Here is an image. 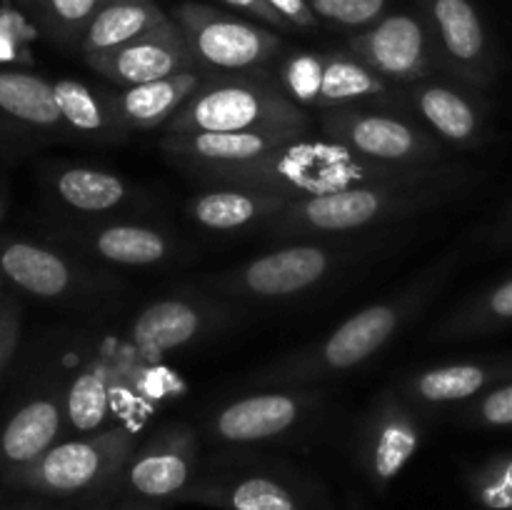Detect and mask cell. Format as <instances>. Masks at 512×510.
<instances>
[{
  "instance_id": "1",
  "label": "cell",
  "mask_w": 512,
  "mask_h": 510,
  "mask_svg": "<svg viewBox=\"0 0 512 510\" xmlns=\"http://www.w3.org/2000/svg\"><path fill=\"white\" fill-rule=\"evenodd\" d=\"M460 260L463 245L443 250L393 293L355 310L330 333L258 368L248 383L255 388H318L328 380L363 368L433 305L453 280Z\"/></svg>"
},
{
  "instance_id": "2",
  "label": "cell",
  "mask_w": 512,
  "mask_h": 510,
  "mask_svg": "<svg viewBox=\"0 0 512 510\" xmlns=\"http://www.w3.org/2000/svg\"><path fill=\"white\" fill-rule=\"evenodd\" d=\"M470 183L473 170L448 160L400 183L328 190L290 200L288 208L260 233L265 243L280 245L390 230L455 203Z\"/></svg>"
},
{
  "instance_id": "3",
  "label": "cell",
  "mask_w": 512,
  "mask_h": 510,
  "mask_svg": "<svg viewBox=\"0 0 512 510\" xmlns=\"http://www.w3.org/2000/svg\"><path fill=\"white\" fill-rule=\"evenodd\" d=\"M395 245L398 238L393 230L293 240L205 275L198 285L238 308L300 303L365 270Z\"/></svg>"
},
{
  "instance_id": "4",
  "label": "cell",
  "mask_w": 512,
  "mask_h": 510,
  "mask_svg": "<svg viewBox=\"0 0 512 510\" xmlns=\"http://www.w3.org/2000/svg\"><path fill=\"white\" fill-rule=\"evenodd\" d=\"M313 133V115L285 95L273 73L203 78L163 135Z\"/></svg>"
},
{
  "instance_id": "5",
  "label": "cell",
  "mask_w": 512,
  "mask_h": 510,
  "mask_svg": "<svg viewBox=\"0 0 512 510\" xmlns=\"http://www.w3.org/2000/svg\"><path fill=\"white\" fill-rule=\"evenodd\" d=\"M178 503L215 510H318V495L288 463L230 450L203 458L198 478Z\"/></svg>"
},
{
  "instance_id": "6",
  "label": "cell",
  "mask_w": 512,
  "mask_h": 510,
  "mask_svg": "<svg viewBox=\"0 0 512 510\" xmlns=\"http://www.w3.org/2000/svg\"><path fill=\"white\" fill-rule=\"evenodd\" d=\"M318 130L325 143L375 160V163L420 165L448 163L450 150L400 105H348L318 113Z\"/></svg>"
},
{
  "instance_id": "7",
  "label": "cell",
  "mask_w": 512,
  "mask_h": 510,
  "mask_svg": "<svg viewBox=\"0 0 512 510\" xmlns=\"http://www.w3.org/2000/svg\"><path fill=\"white\" fill-rule=\"evenodd\" d=\"M135 445L138 433L118 425L90 435H73L5 480L15 488L53 498H105L113 495L115 480Z\"/></svg>"
},
{
  "instance_id": "8",
  "label": "cell",
  "mask_w": 512,
  "mask_h": 510,
  "mask_svg": "<svg viewBox=\"0 0 512 510\" xmlns=\"http://www.w3.org/2000/svg\"><path fill=\"white\" fill-rule=\"evenodd\" d=\"M328 408L318 388H258L210 408L203 430L213 443L230 448L285 443L323 425Z\"/></svg>"
},
{
  "instance_id": "9",
  "label": "cell",
  "mask_w": 512,
  "mask_h": 510,
  "mask_svg": "<svg viewBox=\"0 0 512 510\" xmlns=\"http://www.w3.org/2000/svg\"><path fill=\"white\" fill-rule=\"evenodd\" d=\"M170 18L183 33L203 78L258 75L278 68L283 40L265 25L193 0L175 5Z\"/></svg>"
},
{
  "instance_id": "10",
  "label": "cell",
  "mask_w": 512,
  "mask_h": 510,
  "mask_svg": "<svg viewBox=\"0 0 512 510\" xmlns=\"http://www.w3.org/2000/svg\"><path fill=\"white\" fill-rule=\"evenodd\" d=\"M0 278L33 298L75 305L108 298L123 285L105 265L25 238L0 240Z\"/></svg>"
},
{
  "instance_id": "11",
  "label": "cell",
  "mask_w": 512,
  "mask_h": 510,
  "mask_svg": "<svg viewBox=\"0 0 512 510\" xmlns=\"http://www.w3.org/2000/svg\"><path fill=\"white\" fill-rule=\"evenodd\" d=\"M328 150L330 145L323 138L305 135L253 158L235 160V163L185 165L180 170L205 188L233 185V188L263 190V193L298 200L305 195L325 193L323 170Z\"/></svg>"
},
{
  "instance_id": "12",
  "label": "cell",
  "mask_w": 512,
  "mask_h": 510,
  "mask_svg": "<svg viewBox=\"0 0 512 510\" xmlns=\"http://www.w3.org/2000/svg\"><path fill=\"white\" fill-rule=\"evenodd\" d=\"M200 465L203 455L198 430L190 423L173 420L135 445L115 480L113 495L168 508L195 483Z\"/></svg>"
},
{
  "instance_id": "13",
  "label": "cell",
  "mask_w": 512,
  "mask_h": 510,
  "mask_svg": "<svg viewBox=\"0 0 512 510\" xmlns=\"http://www.w3.org/2000/svg\"><path fill=\"white\" fill-rule=\"evenodd\" d=\"M238 313V305L195 283L145 305L130 323L128 338L135 350L158 358L230 328L238 320Z\"/></svg>"
},
{
  "instance_id": "14",
  "label": "cell",
  "mask_w": 512,
  "mask_h": 510,
  "mask_svg": "<svg viewBox=\"0 0 512 510\" xmlns=\"http://www.w3.org/2000/svg\"><path fill=\"white\" fill-rule=\"evenodd\" d=\"M425 443L423 413L398 385H385L365 410L355 433V458L375 490H385Z\"/></svg>"
},
{
  "instance_id": "15",
  "label": "cell",
  "mask_w": 512,
  "mask_h": 510,
  "mask_svg": "<svg viewBox=\"0 0 512 510\" xmlns=\"http://www.w3.org/2000/svg\"><path fill=\"white\" fill-rule=\"evenodd\" d=\"M438 73L488 93L498 83V53L473 0H423Z\"/></svg>"
},
{
  "instance_id": "16",
  "label": "cell",
  "mask_w": 512,
  "mask_h": 510,
  "mask_svg": "<svg viewBox=\"0 0 512 510\" xmlns=\"http://www.w3.org/2000/svg\"><path fill=\"white\" fill-rule=\"evenodd\" d=\"M405 108L448 150H475L493 140L488 93L433 73L400 88Z\"/></svg>"
},
{
  "instance_id": "17",
  "label": "cell",
  "mask_w": 512,
  "mask_h": 510,
  "mask_svg": "<svg viewBox=\"0 0 512 510\" xmlns=\"http://www.w3.org/2000/svg\"><path fill=\"white\" fill-rule=\"evenodd\" d=\"M63 240L105 268H160L183 258L185 250L173 230L138 215L88 220L65 230Z\"/></svg>"
},
{
  "instance_id": "18",
  "label": "cell",
  "mask_w": 512,
  "mask_h": 510,
  "mask_svg": "<svg viewBox=\"0 0 512 510\" xmlns=\"http://www.w3.org/2000/svg\"><path fill=\"white\" fill-rule=\"evenodd\" d=\"M348 50L395 88L438 73L423 13H388L348 38Z\"/></svg>"
},
{
  "instance_id": "19",
  "label": "cell",
  "mask_w": 512,
  "mask_h": 510,
  "mask_svg": "<svg viewBox=\"0 0 512 510\" xmlns=\"http://www.w3.org/2000/svg\"><path fill=\"white\" fill-rule=\"evenodd\" d=\"M45 188L60 208L88 220L130 218L128 213H138L150 203L123 175L93 165H53L45 173Z\"/></svg>"
},
{
  "instance_id": "20",
  "label": "cell",
  "mask_w": 512,
  "mask_h": 510,
  "mask_svg": "<svg viewBox=\"0 0 512 510\" xmlns=\"http://www.w3.org/2000/svg\"><path fill=\"white\" fill-rule=\"evenodd\" d=\"M83 60L95 75L108 80L115 88H130V85L153 83V80L198 70L173 18L133 43L120 45L108 53L88 55Z\"/></svg>"
},
{
  "instance_id": "21",
  "label": "cell",
  "mask_w": 512,
  "mask_h": 510,
  "mask_svg": "<svg viewBox=\"0 0 512 510\" xmlns=\"http://www.w3.org/2000/svg\"><path fill=\"white\" fill-rule=\"evenodd\" d=\"M510 378L512 358L508 355V358H473L430 365V368L413 370L395 385L405 400L425 415L443 408H460Z\"/></svg>"
},
{
  "instance_id": "22",
  "label": "cell",
  "mask_w": 512,
  "mask_h": 510,
  "mask_svg": "<svg viewBox=\"0 0 512 510\" xmlns=\"http://www.w3.org/2000/svg\"><path fill=\"white\" fill-rule=\"evenodd\" d=\"M65 435V388L38 390L0 430V468L5 478L43 458Z\"/></svg>"
},
{
  "instance_id": "23",
  "label": "cell",
  "mask_w": 512,
  "mask_h": 510,
  "mask_svg": "<svg viewBox=\"0 0 512 510\" xmlns=\"http://www.w3.org/2000/svg\"><path fill=\"white\" fill-rule=\"evenodd\" d=\"M200 83H203V75L198 70H188V73L153 80V83L130 85V88L110 85L103 90L115 123L130 138L133 133H145V130H163L188 103Z\"/></svg>"
},
{
  "instance_id": "24",
  "label": "cell",
  "mask_w": 512,
  "mask_h": 510,
  "mask_svg": "<svg viewBox=\"0 0 512 510\" xmlns=\"http://www.w3.org/2000/svg\"><path fill=\"white\" fill-rule=\"evenodd\" d=\"M290 205V198L263 190L210 185L185 203V213L210 233H245L263 230Z\"/></svg>"
},
{
  "instance_id": "25",
  "label": "cell",
  "mask_w": 512,
  "mask_h": 510,
  "mask_svg": "<svg viewBox=\"0 0 512 510\" xmlns=\"http://www.w3.org/2000/svg\"><path fill=\"white\" fill-rule=\"evenodd\" d=\"M400 88L380 78L350 50L323 53V83H320L318 113L348 105H400Z\"/></svg>"
},
{
  "instance_id": "26",
  "label": "cell",
  "mask_w": 512,
  "mask_h": 510,
  "mask_svg": "<svg viewBox=\"0 0 512 510\" xmlns=\"http://www.w3.org/2000/svg\"><path fill=\"white\" fill-rule=\"evenodd\" d=\"M0 115L35 135H68L53 80L25 70H0Z\"/></svg>"
},
{
  "instance_id": "27",
  "label": "cell",
  "mask_w": 512,
  "mask_h": 510,
  "mask_svg": "<svg viewBox=\"0 0 512 510\" xmlns=\"http://www.w3.org/2000/svg\"><path fill=\"white\" fill-rule=\"evenodd\" d=\"M512 325V275L495 280L455 305L430 328V343H458L493 335Z\"/></svg>"
},
{
  "instance_id": "28",
  "label": "cell",
  "mask_w": 512,
  "mask_h": 510,
  "mask_svg": "<svg viewBox=\"0 0 512 510\" xmlns=\"http://www.w3.org/2000/svg\"><path fill=\"white\" fill-rule=\"evenodd\" d=\"M170 23V15L155 0H108L100 8L80 43V55H100L128 45L160 25Z\"/></svg>"
},
{
  "instance_id": "29",
  "label": "cell",
  "mask_w": 512,
  "mask_h": 510,
  "mask_svg": "<svg viewBox=\"0 0 512 510\" xmlns=\"http://www.w3.org/2000/svg\"><path fill=\"white\" fill-rule=\"evenodd\" d=\"M53 90L68 135L110 145L128 140V135L115 123L103 88H93L75 78H60L53 80Z\"/></svg>"
},
{
  "instance_id": "30",
  "label": "cell",
  "mask_w": 512,
  "mask_h": 510,
  "mask_svg": "<svg viewBox=\"0 0 512 510\" xmlns=\"http://www.w3.org/2000/svg\"><path fill=\"white\" fill-rule=\"evenodd\" d=\"M110 410V368L95 358L65 388V428L68 438L105 430Z\"/></svg>"
},
{
  "instance_id": "31",
  "label": "cell",
  "mask_w": 512,
  "mask_h": 510,
  "mask_svg": "<svg viewBox=\"0 0 512 510\" xmlns=\"http://www.w3.org/2000/svg\"><path fill=\"white\" fill-rule=\"evenodd\" d=\"M105 3L108 0H30L25 10L55 48L80 53V43Z\"/></svg>"
},
{
  "instance_id": "32",
  "label": "cell",
  "mask_w": 512,
  "mask_h": 510,
  "mask_svg": "<svg viewBox=\"0 0 512 510\" xmlns=\"http://www.w3.org/2000/svg\"><path fill=\"white\" fill-rule=\"evenodd\" d=\"M280 88L285 90L293 103H298L303 110H315L318 113L320 83H323V53L313 50H298L290 53L288 58H280L275 68Z\"/></svg>"
},
{
  "instance_id": "33",
  "label": "cell",
  "mask_w": 512,
  "mask_h": 510,
  "mask_svg": "<svg viewBox=\"0 0 512 510\" xmlns=\"http://www.w3.org/2000/svg\"><path fill=\"white\" fill-rule=\"evenodd\" d=\"M468 490L485 510H512V453L493 455L468 473Z\"/></svg>"
},
{
  "instance_id": "34",
  "label": "cell",
  "mask_w": 512,
  "mask_h": 510,
  "mask_svg": "<svg viewBox=\"0 0 512 510\" xmlns=\"http://www.w3.org/2000/svg\"><path fill=\"white\" fill-rule=\"evenodd\" d=\"M455 423L478 430L512 428V378L493 385L475 400L455 408Z\"/></svg>"
},
{
  "instance_id": "35",
  "label": "cell",
  "mask_w": 512,
  "mask_h": 510,
  "mask_svg": "<svg viewBox=\"0 0 512 510\" xmlns=\"http://www.w3.org/2000/svg\"><path fill=\"white\" fill-rule=\"evenodd\" d=\"M313 13L335 28L365 30L388 15L390 0H308Z\"/></svg>"
},
{
  "instance_id": "36",
  "label": "cell",
  "mask_w": 512,
  "mask_h": 510,
  "mask_svg": "<svg viewBox=\"0 0 512 510\" xmlns=\"http://www.w3.org/2000/svg\"><path fill=\"white\" fill-rule=\"evenodd\" d=\"M20 338V310L13 300L0 293V370L8 365L10 355L15 353V345Z\"/></svg>"
},
{
  "instance_id": "37",
  "label": "cell",
  "mask_w": 512,
  "mask_h": 510,
  "mask_svg": "<svg viewBox=\"0 0 512 510\" xmlns=\"http://www.w3.org/2000/svg\"><path fill=\"white\" fill-rule=\"evenodd\" d=\"M293 30H318L320 18L313 13L308 0H265Z\"/></svg>"
},
{
  "instance_id": "38",
  "label": "cell",
  "mask_w": 512,
  "mask_h": 510,
  "mask_svg": "<svg viewBox=\"0 0 512 510\" xmlns=\"http://www.w3.org/2000/svg\"><path fill=\"white\" fill-rule=\"evenodd\" d=\"M485 250L490 253H505L512 250V203L505 205L503 213L488 225V230L483 233Z\"/></svg>"
},
{
  "instance_id": "39",
  "label": "cell",
  "mask_w": 512,
  "mask_h": 510,
  "mask_svg": "<svg viewBox=\"0 0 512 510\" xmlns=\"http://www.w3.org/2000/svg\"><path fill=\"white\" fill-rule=\"evenodd\" d=\"M220 3L230 5L233 10H240V13H245L248 18L258 20V23L263 25H270V28L293 30L278 13H275L273 8H270L268 3H265V0H220Z\"/></svg>"
},
{
  "instance_id": "40",
  "label": "cell",
  "mask_w": 512,
  "mask_h": 510,
  "mask_svg": "<svg viewBox=\"0 0 512 510\" xmlns=\"http://www.w3.org/2000/svg\"><path fill=\"white\" fill-rule=\"evenodd\" d=\"M105 510H168V508H165V505L143 503V500H135V498H115V495H110Z\"/></svg>"
},
{
  "instance_id": "41",
  "label": "cell",
  "mask_w": 512,
  "mask_h": 510,
  "mask_svg": "<svg viewBox=\"0 0 512 510\" xmlns=\"http://www.w3.org/2000/svg\"><path fill=\"white\" fill-rule=\"evenodd\" d=\"M105 498H108V495H105ZM103 498H98V500H93V503H88V505H83V508H58V510H95L98 508V503Z\"/></svg>"
},
{
  "instance_id": "42",
  "label": "cell",
  "mask_w": 512,
  "mask_h": 510,
  "mask_svg": "<svg viewBox=\"0 0 512 510\" xmlns=\"http://www.w3.org/2000/svg\"><path fill=\"white\" fill-rule=\"evenodd\" d=\"M108 500H110V495H108V498H103V500H100V503H98V508H95V510H105V505H108Z\"/></svg>"
},
{
  "instance_id": "43",
  "label": "cell",
  "mask_w": 512,
  "mask_h": 510,
  "mask_svg": "<svg viewBox=\"0 0 512 510\" xmlns=\"http://www.w3.org/2000/svg\"><path fill=\"white\" fill-rule=\"evenodd\" d=\"M3 215H5V203H3V198H0V220H3Z\"/></svg>"
},
{
  "instance_id": "44",
  "label": "cell",
  "mask_w": 512,
  "mask_h": 510,
  "mask_svg": "<svg viewBox=\"0 0 512 510\" xmlns=\"http://www.w3.org/2000/svg\"><path fill=\"white\" fill-rule=\"evenodd\" d=\"M18 3L23 5V8H28V3H30V0H18Z\"/></svg>"
},
{
  "instance_id": "45",
  "label": "cell",
  "mask_w": 512,
  "mask_h": 510,
  "mask_svg": "<svg viewBox=\"0 0 512 510\" xmlns=\"http://www.w3.org/2000/svg\"><path fill=\"white\" fill-rule=\"evenodd\" d=\"M0 290H3V278H0Z\"/></svg>"
}]
</instances>
